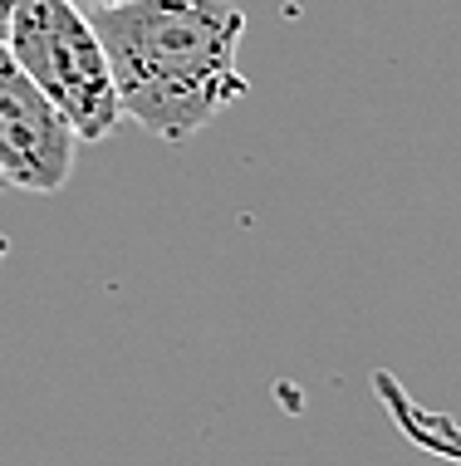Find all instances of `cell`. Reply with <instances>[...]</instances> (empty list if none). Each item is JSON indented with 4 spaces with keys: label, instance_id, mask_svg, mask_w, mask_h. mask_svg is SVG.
Returning a JSON list of instances; mask_svg holds the SVG:
<instances>
[{
    "label": "cell",
    "instance_id": "obj_6",
    "mask_svg": "<svg viewBox=\"0 0 461 466\" xmlns=\"http://www.w3.org/2000/svg\"><path fill=\"white\" fill-rule=\"evenodd\" d=\"M5 256H10V241H5V231H0V270H5Z\"/></svg>",
    "mask_w": 461,
    "mask_h": 466
},
{
    "label": "cell",
    "instance_id": "obj_4",
    "mask_svg": "<svg viewBox=\"0 0 461 466\" xmlns=\"http://www.w3.org/2000/svg\"><path fill=\"white\" fill-rule=\"evenodd\" d=\"M74 5H84V10H98V5H118V0H74Z\"/></svg>",
    "mask_w": 461,
    "mask_h": 466
},
{
    "label": "cell",
    "instance_id": "obj_3",
    "mask_svg": "<svg viewBox=\"0 0 461 466\" xmlns=\"http://www.w3.org/2000/svg\"><path fill=\"white\" fill-rule=\"evenodd\" d=\"M79 133L0 40V177L20 192H59L74 177Z\"/></svg>",
    "mask_w": 461,
    "mask_h": 466
},
{
    "label": "cell",
    "instance_id": "obj_7",
    "mask_svg": "<svg viewBox=\"0 0 461 466\" xmlns=\"http://www.w3.org/2000/svg\"><path fill=\"white\" fill-rule=\"evenodd\" d=\"M0 187H5V177H0Z\"/></svg>",
    "mask_w": 461,
    "mask_h": 466
},
{
    "label": "cell",
    "instance_id": "obj_5",
    "mask_svg": "<svg viewBox=\"0 0 461 466\" xmlns=\"http://www.w3.org/2000/svg\"><path fill=\"white\" fill-rule=\"evenodd\" d=\"M5 15H10V0H0V40H5Z\"/></svg>",
    "mask_w": 461,
    "mask_h": 466
},
{
    "label": "cell",
    "instance_id": "obj_2",
    "mask_svg": "<svg viewBox=\"0 0 461 466\" xmlns=\"http://www.w3.org/2000/svg\"><path fill=\"white\" fill-rule=\"evenodd\" d=\"M5 45L40 89L55 98L79 143H104L123 123V98L108 69L98 25L74 0H10Z\"/></svg>",
    "mask_w": 461,
    "mask_h": 466
},
{
    "label": "cell",
    "instance_id": "obj_1",
    "mask_svg": "<svg viewBox=\"0 0 461 466\" xmlns=\"http://www.w3.org/2000/svg\"><path fill=\"white\" fill-rule=\"evenodd\" d=\"M108 49L123 118L157 143H186L246 98L236 0H118L89 10Z\"/></svg>",
    "mask_w": 461,
    "mask_h": 466
}]
</instances>
